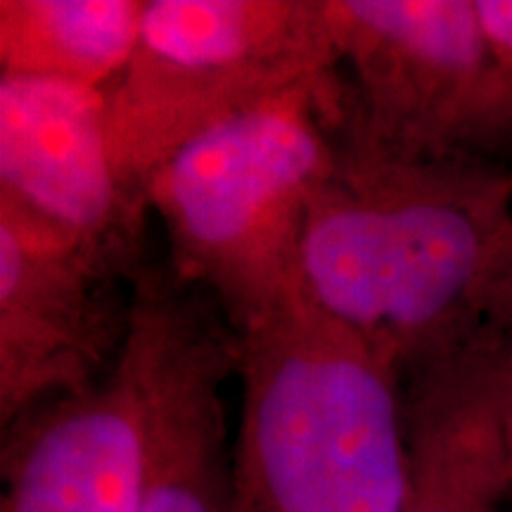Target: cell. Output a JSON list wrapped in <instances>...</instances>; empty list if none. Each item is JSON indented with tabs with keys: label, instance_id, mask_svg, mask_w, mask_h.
Masks as SVG:
<instances>
[{
	"label": "cell",
	"instance_id": "6da1fadb",
	"mask_svg": "<svg viewBox=\"0 0 512 512\" xmlns=\"http://www.w3.org/2000/svg\"><path fill=\"white\" fill-rule=\"evenodd\" d=\"M512 226V171L475 157H403L342 121L313 192L299 290L406 377L465 344Z\"/></svg>",
	"mask_w": 512,
	"mask_h": 512
},
{
	"label": "cell",
	"instance_id": "7a4b0ae2",
	"mask_svg": "<svg viewBox=\"0 0 512 512\" xmlns=\"http://www.w3.org/2000/svg\"><path fill=\"white\" fill-rule=\"evenodd\" d=\"M235 512H401L403 375L299 294L235 332Z\"/></svg>",
	"mask_w": 512,
	"mask_h": 512
},
{
	"label": "cell",
	"instance_id": "3957f363",
	"mask_svg": "<svg viewBox=\"0 0 512 512\" xmlns=\"http://www.w3.org/2000/svg\"><path fill=\"white\" fill-rule=\"evenodd\" d=\"M342 93L332 74L287 88L192 138L147 178L169 266L233 332L302 294L304 221L335 162Z\"/></svg>",
	"mask_w": 512,
	"mask_h": 512
},
{
	"label": "cell",
	"instance_id": "277c9868",
	"mask_svg": "<svg viewBox=\"0 0 512 512\" xmlns=\"http://www.w3.org/2000/svg\"><path fill=\"white\" fill-rule=\"evenodd\" d=\"M337 67L328 0H145L138 46L107 88L121 185L145 207L147 178L192 138Z\"/></svg>",
	"mask_w": 512,
	"mask_h": 512
},
{
	"label": "cell",
	"instance_id": "5b68a950",
	"mask_svg": "<svg viewBox=\"0 0 512 512\" xmlns=\"http://www.w3.org/2000/svg\"><path fill=\"white\" fill-rule=\"evenodd\" d=\"M342 121L403 157H475L512 143V110L491 72L472 0H328Z\"/></svg>",
	"mask_w": 512,
	"mask_h": 512
},
{
	"label": "cell",
	"instance_id": "8992f818",
	"mask_svg": "<svg viewBox=\"0 0 512 512\" xmlns=\"http://www.w3.org/2000/svg\"><path fill=\"white\" fill-rule=\"evenodd\" d=\"M138 268L0 195V425L117 366Z\"/></svg>",
	"mask_w": 512,
	"mask_h": 512
},
{
	"label": "cell",
	"instance_id": "52a82bcc",
	"mask_svg": "<svg viewBox=\"0 0 512 512\" xmlns=\"http://www.w3.org/2000/svg\"><path fill=\"white\" fill-rule=\"evenodd\" d=\"M126 342L147 408L140 512H235L223 384L238 370V342L226 316L169 264H145Z\"/></svg>",
	"mask_w": 512,
	"mask_h": 512
},
{
	"label": "cell",
	"instance_id": "ba28073f",
	"mask_svg": "<svg viewBox=\"0 0 512 512\" xmlns=\"http://www.w3.org/2000/svg\"><path fill=\"white\" fill-rule=\"evenodd\" d=\"M0 195L95 242L128 266L145 207L121 185L107 131V91L0 74Z\"/></svg>",
	"mask_w": 512,
	"mask_h": 512
},
{
	"label": "cell",
	"instance_id": "9c48e42d",
	"mask_svg": "<svg viewBox=\"0 0 512 512\" xmlns=\"http://www.w3.org/2000/svg\"><path fill=\"white\" fill-rule=\"evenodd\" d=\"M0 512H140L147 408L128 342L79 394L43 401L3 427Z\"/></svg>",
	"mask_w": 512,
	"mask_h": 512
},
{
	"label": "cell",
	"instance_id": "30bf717a",
	"mask_svg": "<svg viewBox=\"0 0 512 512\" xmlns=\"http://www.w3.org/2000/svg\"><path fill=\"white\" fill-rule=\"evenodd\" d=\"M505 335L482 328L403 377L408 489L401 512H508L512 486L496 411Z\"/></svg>",
	"mask_w": 512,
	"mask_h": 512
},
{
	"label": "cell",
	"instance_id": "8fae6325",
	"mask_svg": "<svg viewBox=\"0 0 512 512\" xmlns=\"http://www.w3.org/2000/svg\"><path fill=\"white\" fill-rule=\"evenodd\" d=\"M140 0H0V74L107 91L138 46Z\"/></svg>",
	"mask_w": 512,
	"mask_h": 512
},
{
	"label": "cell",
	"instance_id": "7c38bea8",
	"mask_svg": "<svg viewBox=\"0 0 512 512\" xmlns=\"http://www.w3.org/2000/svg\"><path fill=\"white\" fill-rule=\"evenodd\" d=\"M494 79L512 110V0H472Z\"/></svg>",
	"mask_w": 512,
	"mask_h": 512
},
{
	"label": "cell",
	"instance_id": "4fadbf2b",
	"mask_svg": "<svg viewBox=\"0 0 512 512\" xmlns=\"http://www.w3.org/2000/svg\"><path fill=\"white\" fill-rule=\"evenodd\" d=\"M479 313L486 328L512 337V226L484 283Z\"/></svg>",
	"mask_w": 512,
	"mask_h": 512
},
{
	"label": "cell",
	"instance_id": "5bb4252c",
	"mask_svg": "<svg viewBox=\"0 0 512 512\" xmlns=\"http://www.w3.org/2000/svg\"><path fill=\"white\" fill-rule=\"evenodd\" d=\"M496 411L498 430H501L505 467L512 486V337H505L496 368Z\"/></svg>",
	"mask_w": 512,
	"mask_h": 512
},
{
	"label": "cell",
	"instance_id": "9a60e30c",
	"mask_svg": "<svg viewBox=\"0 0 512 512\" xmlns=\"http://www.w3.org/2000/svg\"><path fill=\"white\" fill-rule=\"evenodd\" d=\"M508 512H512V498H510V505H508Z\"/></svg>",
	"mask_w": 512,
	"mask_h": 512
}]
</instances>
